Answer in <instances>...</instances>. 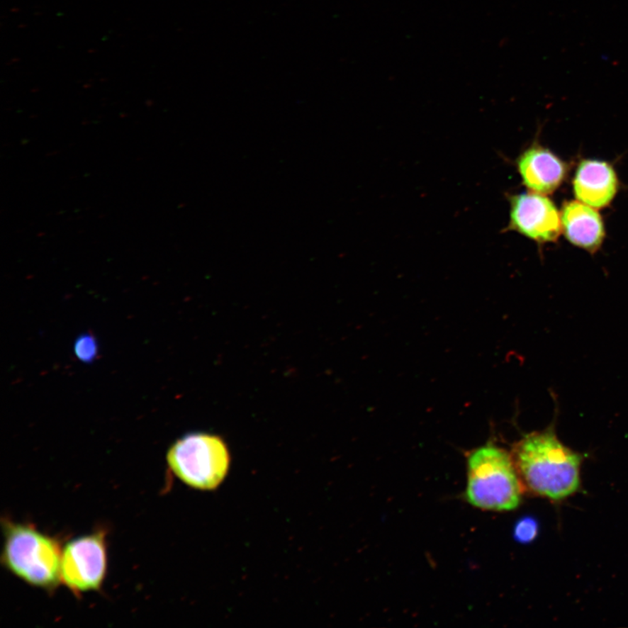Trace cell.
Wrapping results in <instances>:
<instances>
[{"instance_id": "obj_7", "label": "cell", "mask_w": 628, "mask_h": 628, "mask_svg": "<svg viewBox=\"0 0 628 628\" xmlns=\"http://www.w3.org/2000/svg\"><path fill=\"white\" fill-rule=\"evenodd\" d=\"M516 166L525 186L542 195L558 190L567 174L566 162L539 143L525 149L517 157Z\"/></svg>"}, {"instance_id": "obj_5", "label": "cell", "mask_w": 628, "mask_h": 628, "mask_svg": "<svg viewBox=\"0 0 628 628\" xmlns=\"http://www.w3.org/2000/svg\"><path fill=\"white\" fill-rule=\"evenodd\" d=\"M107 531L71 539L62 548V584L74 595L100 591L108 571Z\"/></svg>"}, {"instance_id": "obj_10", "label": "cell", "mask_w": 628, "mask_h": 628, "mask_svg": "<svg viewBox=\"0 0 628 628\" xmlns=\"http://www.w3.org/2000/svg\"><path fill=\"white\" fill-rule=\"evenodd\" d=\"M74 354L82 361L90 362L96 358L98 345L96 339L91 335H82L74 344Z\"/></svg>"}, {"instance_id": "obj_8", "label": "cell", "mask_w": 628, "mask_h": 628, "mask_svg": "<svg viewBox=\"0 0 628 628\" xmlns=\"http://www.w3.org/2000/svg\"><path fill=\"white\" fill-rule=\"evenodd\" d=\"M573 187L578 201L595 209H602L607 207L617 194V174L608 162L588 159L578 164Z\"/></svg>"}, {"instance_id": "obj_3", "label": "cell", "mask_w": 628, "mask_h": 628, "mask_svg": "<svg viewBox=\"0 0 628 628\" xmlns=\"http://www.w3.org/2000/svg\"><path fill=\"white\" fill-rule=\"evenodd\" d=\"M523 483L512 454L493 444L476 449L468 456L466 498L478 508L495 512L520 505Z\"/></svg>"}, {"instance_id": "obj_4", "label": "cell", "mask_w": 628, "mask_h": 628, "mask_svg": "<svg viewBox=\"0 0 628 628\" xmlns=\"http://www.w3.org/2000/svg\"><path fill=\"white\" fill-rule=\"evenodd\" d=\"M168 466L181 483L191 489H218L228 476L230 453L220 437L196 432L185 434L170 446Z\"/></svg>"}, {"instance_id": "obj_6", "label": "cell", "mask_w": 628, "mask_h": 628, "mask_svg": "<svg viewBox=\"0 0 628 628\" xmlns=\"http://www.w3.org/2000/svg\"><path fill=\"white\" fill-rule=\"evenodd\" d=\"M508 200L510 220L506 230L539 245L558 240L562 232L561 215L549 198L528 191L510 195Z\"/></svg>"}, {"instance_id": "obj_9", "label": "cell", "mask_w": 628, "mask_h": 628, "mask_svg": "<svg viewBox=\"0 0 628 628\" xmlns=\"http://www.w3.org/2000/svg\"><path fill=\"white\" fill-rule=\"evenodd\" d=\"M561 215L562 232L571 244L588 252L599 251L606 230L595 208L580 201L566 202Z\"/></svg>"}, {"instance_id": "obj_2", "label": "cell", "mask_w": 628, "mask_h": 628, "mask_svg": "<svg viewBox=\"0 0 628 628\" xmlns=\"http://www.w3.org/2000/svg\"><path fill=\"white\" fill-rule=\"evenodd\" d=\"M1 563L6 571L33 588L54 593L62 584V544L28 523L9 517L1 521Z\"/></svg>"}, {"instance_id": "obj_11", "label": "cell", "mask_w": 628, "mask_h": 628, "mask_svg": "<svg viewBox=\"0 0 628 628\" xmlns=\"http://www.w3.org/2000/svg\"><path fill=\"white\" fill-rule=\"evenodd\" d=\"M538 532V523L532 517H523L514 528V538L520 543H529L536 538Z\"/></svg>"}, {"instance_id": "obj_1", "label": "cell", "mask_w": 628, "mask_h": 628, "mask_svg": "<svg viewBox=\"0 0 628 628\" xmlns=\"http://www.w3.org/2000/svg\"><path fill=\"white\" fill-rule=\"evenodd\" d=\"M512 456L524 488L533 494L558 501L580 488L582 457L559 441L554 427L527 434Z\"/></svg>"}]
</instances>
